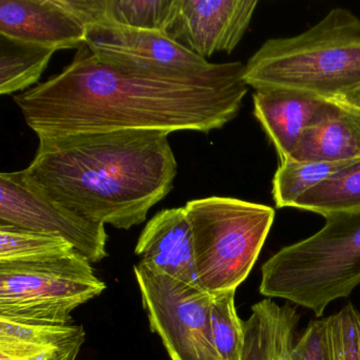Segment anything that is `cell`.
Returning a JSON list of instances; mask_svg holds the SVG:
<instances>
[{
	"label": "cell",
	"instance_id": "obj_1",
	"mask_svg": "<svg viewBox=\"0 0 360 360\" xmlns=\"http://www.w3.org/2000/svg\"><path fill=\"white\" fill-rule=\"evenodd\" d=\"M245 65L212 64L198 73H138L103 62L87 45L45 83L15 94L39 139L122 130L208 134L241 110Z\"/></svg>",
	"mask_w": 360,
	"mask_h": 360
},
{
	"label": "cell",
	"instance_id": "obj_2",
	"mask_svg": "<svg viewBox=\"0 0 360 360\" xmlns=\"http://www.w3.org/2000/svg\"><path fill=\"white\" fill-rule=\"evenodd\" d=\"M169 134L122 130L39 139L25 180L75 214L130 229L172 191L178 162Z\"/></svg>",
	"mask_w": 360,
	"mask_h": 360
},
{
	"label": "cell",
	"instance_id": "obj_3",
	"mask_svg": "<svg viewBox=\"0 0 360 360\" xmlns=\"http://www.w3.org/2000/svg\"><path fill=\"white\" fill-rule=\"evenodd\" d=\"M246 85L330 100L360 89V18L335 8L292 37L271 39L248 60Z\"/></svg>",
	"mask_w": 360,
	"mask_h": 360
},
{
	"label": "cell",
	"instance_id": "obj_4",
	"mask_svg": "<svg viewBox=\"0 0 360 360\" xmlns=\"http://www.w3.org/2000/svg\"><path fill=\"white\" fill-rule=\"evenodd\" d=\"M360 284V212L326 217L315 235L286 246L262 266L260 294L285 299L321 317Z\"/></svg>",
	"mask_w": 360,
	"mask_h": 360
},
{
	"label": "cell",
	"instance_id": "obj_5",
	"mask_svg": "<svg viewBox=\"0 0 360 360\" xmlns=\"http://www.w3.org/2000/svg\"><path fill=\"white\" fill-rule=\"evenodd\" d=\"M184 207L193 231L200 288L212 296L237 290L258 260L275 210L227 197L193 200Z\"/></svg>",
	"mask_w": 360,
	"mask_h": 360
},
{
	"label": "cell",
	"instance_id": "obj_6",
	"mask_svg": "<svg viewBox=\"0 0 360 360\" xmlns=\"http://www.w3.org/2000/svg\"><path fill=\"white\" fill-rule=\"evenodd\" d=\"M105 288L79 252L47 262L0 264V317L70 323L71 313Z\"/></svg>",
	"mask_w": 360,
	"mask_h": 360
},
{
	"label": "cell",
	"instance_id": "obj_7",
	"mask_svg": "<svg viewBox=\"0 0 360 360\" xmlns=\"http://www.w3.org/2000/svg\"><path fill=\"white\" fill-rule=\"evenodd\" d=\"M134 274L150 330L172 360H221L212 336V295L140 263Z\"/></svg>",
	"mask_w": 360,
	"mask_h": 360
},
{
	"label": "cell",
	"instance_id": "obj_8",
	"mask_svg": "<svg viewBox=\"0 0 360 360\" xmlns=\"http://www.w3.org/2000/svg\"><path fill=\"white\" fill-rule=\"evenodd\" d=\"M0 225L64 238L91 263L108 256L105 225L48 199L28 184L22 170L0 174Z\"/></svg>",
	"mask_w": 360,
	"mask_h": 360
},
{
	"label": "cell",
	"instance_id": "obj_9",
	"mask_svg": "<svg viewBox=\"0 0 360 360\" xmlns=\"http://www.w3.org/2000/svg\"><path fill=\"white\" fill-rule=\"evenodd\" d=\"M86 45L103 62L130 72L198 73L212 65L161 31L89 25Z\"/></svg>",
	"mask_w": 360,
	"mask_h": 360
},
{
	"label": "cell",
	"instance_id": "obj_10",
	"mask_svg": "<svg viewBox=\"0 0 360 360\" xmlns=\"http://www.w3.org/2000/svg\"><path fill=\"white\" fill-rule=\"evenodd\" d=\"M257 6V0H176L164 33L205 60L217 52L229 54L243 39Z\"/></svg>",
	"mask_w": 360,
	"mask_h": 360
},
{
	"label": "cell",
	"instance_id": "obj_11",
	"mask_svg": "<svg viewBox=\"0 0 360 360\" xmlns=\"http://www.w3.org/2000/svg\"><path fill=\"white\" fill-rule=\"evenodd\" d=\"M86 28L62 0H0V35L50 49H79Z\"/></svg>",
	"mask_w": 360,
	"mask_h": 360
},
{
	"label": "cell",
	"instance_id": "obj_12",
	"mask_svg": "<svg viewBox=\"0 0 360 360\" xmlns=\"http://www.w3.org/2000/svg\"><path fill=\"white\" fill-rule=\"evenodd\" d=\"M134 252L147 269L199 286L193 231L185 207L155 214L141 233Z\"/></svg>",
	"mask_w": 360,
	"mask_h": 360
},
{
	"label": "cell",
	"instance_id": "obj_13",
	"mask_svg": "<svg viewBox=\"0 0 360 360\" xmlns=\"http://www.w3.org/2000/svg\"><path fill=\"white\" fill-rule=\"evenodd\" d=\"M254 115L275 146L280 164L290 161L301 134L334 111L328 100L283 89L256 90Z\"/></svg>",
	"mask_w": 360,
	"mask_h": 360
},
{
	"label": "cell",
	"instance_id": "obj_14",
	"mask_svg": "<svg viewBox=\"0 0 360 360\" xmlns=\"http://www.w3.org/2000/svg\"><path fill=\"white\" fill-rule=\"evenodd\" d=\"M85 338L82 326L0 317V360H77Z\"/></svg>",
	"mask_w": 360,
	"mask_h": 360
},
{
	"label": "cell",
	"instance_id": "obj_15",
	"mask_svg": "<svg viewBox=\"0 0 360 360\" xmlns=\"http://www.w3.org/2000/svg\"><path fill=\"white\" fill-rule=\"evenodd\" d=\"M299 316L288 304L266 299L252 307L250 319L243 321L241 360H292Z\"/></svg>",
	"mask_w": 360,
	"mask_h": 360
},
{
	"label": "cell",
	"instance_id": "obj_16",
	"mask_svg": "<svg viewBox=\"0 0 360 360\" xmlns=\"http://www.w3.org/2000/svg\"><path fill=\"white\" fill-rule=\"evenodd\" d=\"M85 25H115L164 33L176 0H62Z\"/></svg>",
	"mask_w": 360,
	"mask_h": 360
},
{
	"label": "cell",
	"instance_id": "obj_17",
	"mask_svg": "<svg viewBox=\"0 0 360 360\" xmlns=\"http://www.w3.org/2000/svg\"><path fill=\"white\" fill-rule=\"evenodd\" d=\"M359 160V141L339 107L335 105L330 115L303 131L290 161L353 162Z\"/></svg>",
	"mask_w": 360,
	"mask_h": 360
},
{
	"label": "cell",
	"instance_id": "obj_18",
	"mask_svg": "<svg viewBox=\"0 0 360 360\" xmlns=\"http://www.w3.org/2000/svg\"><path fill=\"white\" fill-rule=\"evenodd\" d=\"M56 52L0 35V94H22L39 85Z\"/></svg>",
	"mask_w": 360,
	"mask_h": 360
},
{
	"label": "cell",
	"instance_id": "obj_19",
	"mask_svg": "<svg viewBox=\"0 0 360 360\" xmlns=\"http://www.w3.org/2000/svg\"><path fill=\"white\" fill-rule=\"evenodd\" d=\"M77 252L70 242L58 236L0 225V264L47 262Z\"/></svg>",
	"mask_w": 360,
	"mask_h": 360
},
{
	"label": "cell",
	"instance_id": "obj_20",
	"mask_svg": "<svg viewBox=\"0 0 360 360\" xmlns=\"http://www.w3.org/2000/svg\"><path fill=\"white\" fill-rule=\"evenodd\" d=\"M292 207L315 212L324 218L343 212H360V161L309 189L295 202Z\"/></svg>",
	"mask_w": 360,
	"mask_h": 360
},
{
	"label": "cell",
	"instance_id": "obj_21",
	"mask_svg": "<svg viewBox=\"0 0 360 360\" xmlns=\"http://www.w3.org/2000/svg\"><path fill=\"white\" fill-rule=\"evenodd\" d=\"M360 161V160H359ZM353 162H294L280 164L273 179V199L278 208L292 207L309 189L328 180Z\"/></svg>",
	"mask_w": 360,
	"mask_h": 360
},
{
	"label": "cell",
	"instance_id": "obj_22",
	"mask_svg": "<svg viewBox=\"0 0 360 360\" xmlns=\"http://www.w3.org/2000/svg\"><path fill=\"white\" fill-rule=\"evenodd\" d=\"M235 294L231 290L212 296V336L221 360H241L243 321L236 311Z\"/></svg>",
	"mask_w": 360,
	"mask_h": 360
},
{
	"label": "cell",
	"instance_id": "obj_23",
	"mask_svg": "<svg viewBox=\"0 0 360 360\" xmlns=\"http://www.w3.org/2000/svg\"><path fill=\"white\" fill-rule=\"evenodd\" d=\"M326 337L330 360H360V313L347 304L326 318Z\"/></svg>",
	"mask_w": 360,
	"mask_h": 360
},
{
	"label": "cell",
	"instance_id": "obj_24",
	"mask_svg": "<svg viewBox=\"0 0 360 360\" xmlns=\"http://www.w3.org/2000/svg\"><path fill=\"white\" fill-rule=\"evenodd\" d=\"M292 360H330L326 337V318L314 320L298 339Z\"/></svg>",
	"mask_w": 360,
	"mask_h": 360
},
{
	"label": "cell",
	"instance_id": "obj_25",
	"mask_svg": "<svg viewBox=\"0 0 360 360\" xmlns=\"http://www.w3.org/2000/svg\"><path fill=\"white\" fill-rule=\"evenodd\" d=\"M334 103L335 105L339 107L341 112L345 115V119L349 122L351 127L353 128L356 136L360 143V109L355 108V107L349 106V105L345 104V103L339 102L336 100H328Z\"/></svg>",
	"mask_w": 360,
	"mask_h": 360
},
{
	"label": "cell",
	"instance_id": "obj_26",
	"mask_svg": "<svg viewBox=\"0 0 360 360\" xmlns=\"http://www.w3.org/2000/svg\"><path fill=\"white\" fill-rule=\"evenodd\" d=\"M330 100H336L339 102L345 103V104L349 105V106L355 107V108L360 109V89L355 90L351 94H345L343 96H338V98H330Z\"/></svg>",
	"mask_w": 360,
	"mask_h": 360
}]
</instances>
